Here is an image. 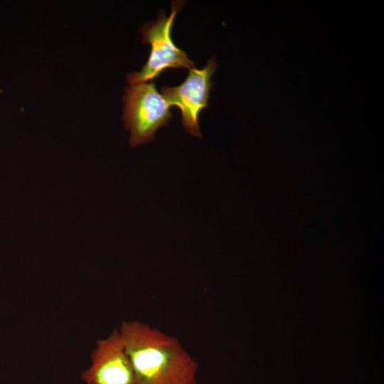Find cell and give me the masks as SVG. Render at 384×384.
Wrapping results in <instances>:
<instances>
[{
    "label": "cell",
    "instance_id": "277c9868",
    "mask_svg": "<svg viewBox=\"0 0 384 384\" xmlns=\"http://www.w3.org/2000/svg\"><path fill=\"white\" fill-rule=\"evenodd\" d=\"M216 66L215 56L213 55L203 68H190L187 78L180 85L161 89V95L169 104L181 110L182 123L186 131L191 135L201 137L198 117L201 110L208 106L213 85L210 78Z\"/></svg>",
    "mask_w": 384,
    "mask_h": 384
},
{
    "label": "cell",
    "instance_id": "6da1fadb",
    "mask_svg": "<svg viewBox=\"0 0 384 384\" xmlns=\"http://www.w3.org/2000/svg\"><path fill=\"white\" fill-rule=\"evenodd\" d=\"M118 329L134 384H196L198 363L176 338L137 320L123 321Z\"/></svg>",
    "mask_w": 384,
    "mask_h": 384
},
{
    "label": "cell",
    "instance_id": "5b68a950",
    "mask_svg": "<svg viewBox=\"0 0 384 384\" xmlns=\"http://www.w3.org/2000/svg\"><path fill=\"white\" fill-rule=\"evenodd\" d=\"M82 378L87 384H134L132 366L118 329L97 340L91 364Z\"/></svg>",
    "mask_w": 384,
    "mask_h": 384
},
{
    "label": "cell",
    "instance_id": "3957f363",
    "mask_svg": "<svg viewBox=\"0 0 384 384\" xmlns=\"http://www.w3.org/2000/svg\"><path fill=\"white\" fill-rule=\"evenodd\" d=\"M123 103L122 119L130 131L132 147L153 139L156 130L166 126L172 117L171 105L158 92L153 82L126 87Z\"/></svg>",
    "mask_w": 384,
    "mask_h": 384
},
{
    "label": "cell",
    "instance_id": "7a4b0ae2",
    "mask_svg": "<svg viewBox=\"0 0 384 384\" xmlns=\"http://www.w3.org/2000/svg\"><path fill=\"white\" fill-rule=\"evenodd\" d=\"M183 4L181 1H174L169 16H166L161 11L156 21H149L141 28L142 42L151 45V52L141 70L127 74L129 85L151 81L168 68H193V62L171 38L173 23Z\"/></svg>",
    "mask_w": 384,
    "mask_h": 384
}]
</instances>
